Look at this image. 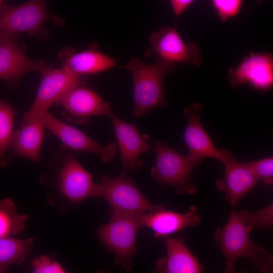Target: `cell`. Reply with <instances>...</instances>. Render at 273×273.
I'll use <instances>...</instances> for the list:
<instances>
[{
    "label": "cell",
    "instance_id": "obj_5",
    "mask_svg": "<svg viewBox=\"0 0 273 273\" xmlns=\"http://www.w3.org/2000/svg\"><path fill=\"white\" fill-rule=\"evenodd\" d=\"M142 216L110 212L109 221L97 231L100 242L115 255V264L126 271L131 270L137 252V233L143 227Z\"/></svg>",
    "mask_w": 273,
    "mask_h": 273
},
{
    "label": "cell",
    "instance_id": "obj_14",
    "mask_svg": "<svg viewBox=\"0 0 273 273\" xmlns=\"http://www.w3.org/2000/svg\"><path fill=\"white\" fill-rule=\"evenodd\" d=\"M202 111L203 106L199 103H192L183 110V114L187 119L184 138L188 148V154L202 162L206 157L222 162L220 150L215 147L200 122Z\"/></svg>",
    "mask_w": 273,
    "mask_h": 273
},
{
    "label": "cell",
    "instance_id": "obj_13",
    "mask_svg": "<svg viewBox=\"0 0 273 273\" xmlns=\"http://www.w3.org/2000/svg\"><path fill=\"white\" fill-rule=\"evenodd\" d=\"M108 116L112 123L124 172L140 170L143 163L139 157L152 149L151 144L139 133L133 124L122 120L112 111Z\"/></svg>",
    "mask_w": 273,
    "mask_h": 273
},
{
    "label": "cell",
    "instance_id": "obj_11",
    "mask_svg": "<svg viewBox=\"0 0 273 273\" xmlns=\"http://www.w3.org/2000/svg\"><path fill=\"white\" fill-rule=\"evenodd\" d=\"M55 103L64 108L67 119L80 123L86 122L92 116H108L112 111L109 102L82 84L68 89Z\"/></svg>",
    "mask_w": 273,
    "mask_h": 273
},
{
    "label": "cell",
    "instance_id": "obj_3",
    "mask_svg": "<svg viewBox=\"0 0 273 273\" xmlns=\"http://www.w3.org/2000/svg\"><path fill=\"white\" fill-rule=\"evenodd\" d=\"M155 150L156 159L150 174L157 185L172 187L179 195L195 193L197 187L191 182V175L194 168L203 162L189 154H181L164 141H157Z\"/></svg>",
    "mask_w": 273,
    "mask_h": 273
},
{
    "label": "cell",
    "instance_id": "obj_22",
    "mask_svg": "<svg viewBox=\"0 0 273 273\" xmlns=\"http://www.w3.org/2000/svg\"><path fill=\"white\" fill-rule=\"evenodd\" d=\"M28 216L17 212L15 203L10 198L0 200V237H11L20 233Z\"/></svg>",
    "mask_w": 273,
    "mask_h": 273
},
{
    "label": "cell",
    "instance_id": "obj_24",
    "mask_svg": "<svg viewBox=\"0 0 273 273\" xmlns=\"http://www.w3.org/2000/svg\"><path fill=\"white\" fill-rule=\"evenodd\" d=\"M237 212L245 224L252 230L254 228H259L270 230L272 228V203L254 211L240 210Z\"/></svg>",
    "mask_w": 273,
    "mask_h": 273
},
{
    "label": "cell",
    "instance_id": "obj_16",
    "mask_svg": "<svg viewBox=\"0 0 273 273\" xmlns=\"http://www.w3.org/2000/svg\"><path fill=\"white\" fill-rule=\"evenodd\" d=\"M93 174L72 155L66 156L58 176V186L63 195L70 202L79 204L88 197H94L95 185Z\"/></svg>",
    "mask_w": 273,
    "mask_h": 273
},
{
    "label": "cell",
    "instance_id": "obj_23",
    "mask_svg": "<svg viewBox=\"0 0 273 273\" xmlns=\"http://www.w3.org/2000/svg\"><path fill=\"white\" fill-rule=\"evenodd\" d=\"M14 116L15 112L11 106L0 100V160L10 150Z\"/></svg>",
    "mask_w": 273,
    "mask_h": 273
},
{
    "label": "cell",
    "instance_id": "obj_6",
    "mask_svg": "<svg viewBox=\"0 0 273 273\" xmlns=\"http://www.w3.org/2000/svg\"><path fill=\"white\" fill-rule=\"evenodd\" d=\"M99 197L108 202L110 212L142 215L164 207L149 201L125 172L115 177L102 175L95 185L94 197Z\"/></svg>",
    "mask_w": 273,
    "mask_h": 273
},
{
    "label": "cell",
    "instance_id": "obj_20",
    "mask_svg": "<svg viewBox=\"0 0 273 273\" xmlns=\"http://www.w3.org/2000/svg\"><path fill=\"white\" fill-rule=\"evenodd\" d=\"M44 128L41 117L23 121L20 128L14 131L10 146L12 152L38 161Z\"/></svg>",
    "mask_w": 273,
    "mask_h": 273
},
{
    "label": "cell",
    "instance_id": "obj_29",
    "mask_svg": "<svg viewBox=\"0 0 273 273\" xmlns=\"http://www.w3.org/2000/svg\"><path fill=\"white\" fill-rule=\"evenodd\" d=\"M265 0H254L255 3L258 5H261Z\"/></svg>",
    "mask_w": 273,
    "mask_h": 273
},
{
    "label": "cell",
    "instance_id": "obj_2",
    "mask_svg": "<svg viewBox=\"0 0 273 273\" xmlns=\"http://www.w3.org/2000/svg\"><path fill=\"white\" fill-rule=\"evenodd\" d=\"M125 67L132 74L134 117L142 116L154 108L167 105L163 81L165 76L173 71L174 63L158 58L154 63L149 64L134 58Z\"/></svg>",
    "mask_w": 273,
    "mask_h": 273
},
{
    "label": "cell",
    "instance_id": "obj_27",
    "mask_svg": "<svg viewBox=\"0 0 273 273\" xmlns=\"http://www.w3.org/2000/svg\"><path fill=\"white\" fill-rule=\"evenodd\" d=\"M33 272L36 273H64L66 271L62 266L55 259L44 255L35 258L32 261Z\"/></svg>",
    "mask_w": 273,
    "mask_h": 273
},
{
    "label": "cell",
    "instance_id": "obj_10",
    "mask_svg": "<svg viewBox=\"0 0 273 273\" xmlns=\"http://www.w3.org/2000/svg\"><path fill=\"white\" fill-rule=\"evenodd\" d=\"M228 79L234 88L247 83L259 91H267L273 85V55L271 53H251L239 64L231 67Z\"/></svg>",
    "mask_w": 273,
    "mask_h": 273
},
{
    "label": "cell",
    "instance_id": "obj_25",
    "mask_svg": "<svg viewBox=\"0 0 273 273\" xmlns=\"http://www.w3.org/2000/svg\"><path fill=\"white\" fill-rule=\"evenodd\" d=\"M257 180L266 185L273 183V157H265L257 160L245 161Z\"/></svg>",
    "mask_w": 273,
    "mask_h": 273
},
{
    "label": "cell",
    "instance_id": "obj_31",
    "mask_svg": "<svg viewBox=\"0 0 273 273\" xmlns=\"http://www.w3.org/2000/svg\"><path fill=\"white\" fill-rule=\"evenodd\" d=\"M0 272H1V271H0Z\"/></svg>",
    "mask_w": 273,
    "mask_h": 273
},
{
    "label": "cell",
    "instance_id": "obj_21",
    "mask_svg": "<svg viewBox=\"0 0 273 273\" xmlns=\"http://www.w3.org/2000/svg\"><path fill=\"white\" fill-rule=\"evenodd\" d=\"M33 240L0 237V271L11 265L21 263L30 255Z\"/></svg>",
    "mask_w": 273,
    "mask_h": 273
},
{
    "label": "cell",
    "instance_id": "obj_28",
    "mask_svg": "<svg viewBox=\"0 0 273 273\" xmlns=\"http://www.w3.org/2000/svg\"><path fill=\"white\" fill-rule=\"evenodd\" d=\"M173 12L176 16H180L195 0H168Z\"/></svg>",
    "mask_w": 273,
    "mask_h": 273
},
{
    "label": "cell",
    "instance_id": "obj_9",
    "mask_svg": "<svg viewBox=\"0 0 273 273\" xmlns=\"http://www.w3.org/2000/svg\"><path fill=\"white\" fill-rule=\"evenodd\" d=\"M41 119L44 127L67 147L75 151L94 154L105 163L111 161L115 157L118 148L116 143L102 145L48 111L41 116Z\"/></svg>",
    "mask_w": 273,
    "mask_h": 273
},
{
    "label": "cell",
    "instance_id": "obj_19",
    "mask_svg": "<svg viewBox=\"0 0 273 273\" xmlns=\"http://www.w3.org/2000/svg\"><path fill=\"white\" fill-rule=\"evenodd\" d=\"M58 59L62 67L85 76L117 66L115 58L93 49L77 53L71 47L65 48L59 53Z\"/></svg>",
    "mask_w": 273,
    "mask_h": 273
},
{
    "label": "cell",
    "instance_id": "obj_18",
    "mask_svg": "<svg viewBox=\"0 0 273 273\" xmlns=\"http://www.w3.org/2000/svg\"><path fill=\"white\" fill-rule=\"evenodd\" d=\"M166 248V254L158 260L153 267L159 273H200L204 266L192 253L185 243V238L170 236L162 238Z\"/></svg>",
    "mask_w": 273,
    "mask_h": 273
},
{
    "label": "cell",
    "instance_id": "obj_8",
    "mask_svg": "<svg viewBox=\"0 0 273 273\" xmlns=\"http://www.w3.org/2000/svg\"><path fill=\"white\" fill-rule=\"evenodd\" d=\"M150 48L145 55H156L167 62L185 63L199 67L202 63L201 52L195 42H186L174 27L163 26L154 31L149 39Z\"/></svg>",
    "mask_w": 273,
    "mask_h": 273
},
{
    "label": "cell",
    "instance_id": "obj_1",
    "mask_svg": "<svg viewBox=\"0 0 273 273\" xmlns=\"http://www.w3.org/2000/svg\"><path fill=\"white\" fill-rule=\"evenodd\" d=\"M252 230L232 208L227 222L215 231L214 240L225 257V272H235V265L241 258L248 259L260 272L272 270V255L252 241L250 236Z\"/></svg>",
    "mask_w": 273,
    "mask_h": 273
},
{
    "label": "cell",
    "instance_id": "obj_26",
    "mask_svg": "<svg viewBox=\"0 0 273 273\" xmlns=\"http://www.w3.org/2000/svg\"><path fill=\"white\" fill-rule=\"evenodd\" d=\"M219 19L224 22L239 13L243 0H211Z\"/></svg>",
    "mask_w": 273,
    "mask_h": 273
},
{
    "label": "cell",
    "instance_id": "obj_4",
    "mask_svg": "<svg viewBox=\"0 0 273 273\" xmlns=\"http://www.w3.org/2000/svg\"><path fill=\"white\" fill-rule=\"evenodd\" d=\"M48 20H52L57 26L64 24L62 19L49 12L45 0H28L17 6H2L0 9V40L20 32L38 39L47 38L49 33L43 24Z\"/></svg>",
    "mask_w": 273,
    "mask_h": 273
},
{
    "label": "cell",
    "instance_id": "obj_15",
    "mask_svg": "<svg viewBox=\"0 0 273 273\" xmlns=\"http://www.w3.org/2000/svg\"><path fill=\"white\" fill-rule=\"evenodd\" d=\"M46 66L44 62L35 61L27 55L16 35L0 40V79L15 82L28 72H40Z\"/></svg>",
    "mask_w": 273,
    "mask_h": 273
},
{
    "label": "cell",
    "instance_id": "obj_30",
    "mask_svg": "<svg viewBox=\"0 0 273 273\" xmlns=\"http://www.w3.org/2000/svg\"><path fill=\"white\" fill-rule=\"evenodd\" d=\"M3 0H0V9L1 8L2 6H3L2 5Z\"/></svg>",
    "mask_w": 273,
    "mask_h": 273
},
{
    "label": "cell",
    "instance_id": "obj_17",
    "mask_svg": "<svg viewBox=\"0 0 273 273\" xmlns=\"http://www.w3.org/2000/svg\"><path fill=\"white\" fill-rule=\"evenodd\" d=\"M201 217L195 206L185 213L167 210L165 207L151 211L142 216L143 226L151 229L156 238H162L188 227L200 224Z\"/></svg>",
    "mask_w": 273,
    "mask_h": 273
},
{
    "label": "cell",
    "instance_id": "obj_7",
    "mask_svg": "<svg viewBox=\"0 0 273 273\" xmlns=\"http://www.w3.org/2000/svg\"><path fill=\"white\" fill-rule=\"evenodd\" d=\"M40 73L42 77L35 99L24 114L23 121L41 117L68 89L76 85L82 84L86 77L62 67L55 68L46 66Z\"/></svg>",
    "mask_w": 273,
    "mask_h": 273
},
{
    "label": "cell",
    "instance_id": "obj_12",
    "mask_svg": "<svg viewBox=\"0 0 273 273\" xmlns=\"http://www.w3.org/2000/svg\"><path fill=\"white\" fill-rule=\"evenodd\" d=\"M224 165V176L215 182L216 188L224 193V197L232 208L257 184L252 171L245 162L237 160L228 150L220 149Z\"/></svg>",
    "mask_w": 273,
    "mask_h": 273
}]
</instances>
